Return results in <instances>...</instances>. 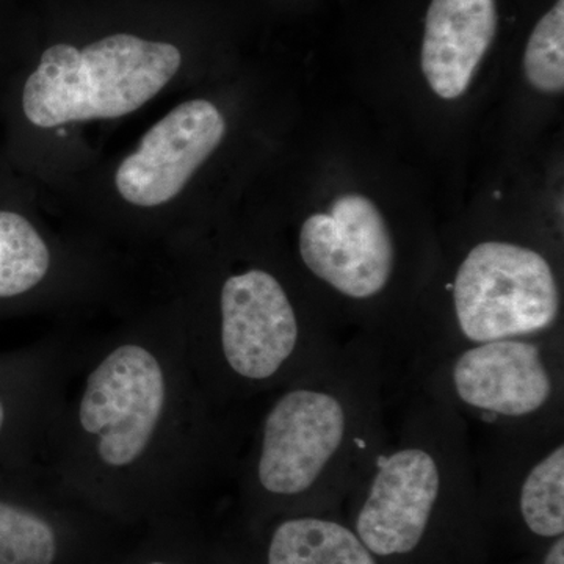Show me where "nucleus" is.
<instances>
[{"label": "nucleus", "mask_w": 564, "mask_h": 564, "mask_svg": "<svg viewBox=\"0 0 564 564\" xmlns=\"http://www.w3.org/2000/svg\"><path fill=\"white\" fill-rule=\"evenodd\" d=\"M242 422L212 406L181 313H166L70 350L41 464L99 514L140 530L225 500Z\"/></svg>", "instance_id": "obj_1"}, {"label": "nucleus", "mask_w": 564, "mask_h": 564, "mask_svg": "<svg viewBox=\"0 0 564 564\" xmlns=\"http://www.w3.org/2000/svg\"><path fill=\"white\" fill-rule=\"evenodd\" d=\"M402 362L355 336L321 366L270 392L245 415L229 469V521L296 510H343L383 440Z\"/></svg>", "instance_id": "obj_2"}, {"label": "nucleus", "mask_w": 564, "mask_h": 564, "mask_svg": "<svg viewBox=\"0 0 564 564\" xmlns=\"http://www.w3.org/2000/svg\"><path fill=\"white\" fill-rule=\"evenodd\" d=\"M343 513L383 564L486 562L469 426L406 372Z\"/></svg>", "instance_id": "obj_3"}, {"label": "nucleus", "mask_w": 564, "mask_h": 564, "mask_svg": "<svg viewBox=\"0 0 564 564\" xmlns=\"http://www.w3.org/2000/svg\"><path fill=\"white\" fill-rule=\"evenodd\" d=\"M210 288L181 318L193 369L218 413H248L345 343L300 310L289 285L269 267L228 270Z\"/></svg>", "instance_id": "obj_4"}, {"label": "nucleus", "mask_w": 564, "mask_h": 564, "mask_svg": "<svg viewBox=\"0 0 564 564\" xmlns=\"http://www.w3.org/2000/svg\"><path fill=\"white\" fill-rule=\"evenodd\" d=\"M408 377L462 415L469 430H507L564 419L562 329L417 356Z\"/></svg>", "instance_id": "obj_5"}, {"label": "nucleus", "mask_w": 564, "mask_h": 564, "mask_svg": "<svg viewBox=\"0 0 564 564\" xmlns=\"http://www.w3.org/2000/svg\"><path fill=\"white\" fill-rule=\"evenodd\" d=\"M182 54L172 43L117 33L77 50L55 44L25 82L22 109L36 128L115 120L154 99L173 80Z\"/></svg>", "instance_id": "obj_6"}, {"label": "nucleus", "mask_w": 564, "mask_h": 564, "mask_svg": "<svg viewBox=\"0 0 564 564\" xmlns=\"http://www.w3.org/2000/svg\"><path fill=\"white\" fill-rule=\"evenodd\" d=\"M445 288L451 295V321L440 326L408 362L464 345L562 329L558 274L534 248L484 240L464 254Z\"/></svg>", "instance_id": "obj_7"}, {"label": "nucleus", "mask_w": 564, "mask_h": 564, "mask_svg": "<svg viewBox=\"0 0 564 564\" xmlns=\"http://www.w3.org/2000/svg\"><path fill=\"white\" fill-rule=\"evenodd\" d=\"M469 433L489 552L502 541L530 554L564 536V419Z\"/></svg>", "instance_id": "obj_8"}, {"label": "nucleus", "mask_w": 564, "mask_h": 564, "mask_svg": "<svg viewBox=\"0 0 564 564\" xmlns=\"http://www.w3.org/2000/svg\"><path fill=\"white\" fill-rule=\"evenodd\" d=\"M135 532L66 491L44 466L32 485L0 494V564H110Z\"/></svg>", "instance_id": "obj_9"}, {"label": "nucleus", "mask_w": 564, "mask_h": 564, "mask_svg": "<svg viewBox=\"0 0 564 564\" xmlns=\"http://www.w3.org/2000/svg\"><path fill=\"white\" fill-rule=\"evenodd\" d=\"M300 262L315 281L352 304L383 300L399 270V250L383 214L358 193L339 196L326 214L303 223Z\"/></svg>", "instance_id": "obj_10"}, {"label": "nucleus", "mask_w": 564, "mask_h": 564, "mask_svg": "<svg viewBox=\"0 0 564 564\" xmlns=\"http://www.w3.org/2000/svg\"><path fill=\"white\" fill-rule=\"evenodd\" d=\"M225 133V117L215 104L206 99L180 104L144 133L139 148L118 166V193L126 203L144 209L172 202L217 151Z\"/></svg>", "instance_id": "obj_11"}, {"label": "nucleus", "mask_w": 564, "mask_h": 564, "mask_svg": "<svg viewBox=\"0 0 564 564\" xmlns=\"http://www.w3.org/2000/svg\"><path fill=\"white\" fill-rule=\"evenodd\" d=\"M236 564H383L343 510H296L251 524L223 522Z\"/></svg>", "instance_id": "obj_12"}, {"label": "nucleus", "mask_w": 564, "mask_h": 564, "mask_svg": "<svg viewBox=\"0 0 564 564\" xmlns=\"http://www.w3.org/2000/svg\"><path fill=\"white\" fill-rule=\"evenodd\" d=\"M496 32V0H432L423 33L422 70L440 98L456 99L469 88Z\"/></svg>", "instance_id": "obj_13"}, {"label": "nucleus", "mask_w": 564, "mask_h": 564, "mask_svg": "<svg viewBox=\"0 0 564 564\" xmlns=\"http://www.w3.org/2000/svg\"><path fill=\"white\" fill-rule=\"evenodd\" d=\"M110 564H236L223 524L209 513L163 519L132 534Z\"/></svg>", "instance_id": "obj_14"}, {"label": "nucleus", "mask_w": 564, "mask_h": 564, "mask_svg": "<svg viewBox=\"0 0 564 564\" xmlns=\"http://www.w3.org/2000/svg\"><path fill=\"white\" fill-rule=\"evenodd\" d=\"M57 281V256L28 218L0 210V300L43 292Z\"/></svg>", "instance_id": "obj_15"}, {"label": "nucleus", "mask_w": 564, "mask_h": 564, "mask_svg": "<svg viewBox=\"0 0 564 564\" xmlns=\"http://www.w3.org/2000/svg\"><path fill=\"white\" fill-rule=\"evenodd\" d=\"M527 79L536 90H564V0L541 18L527 43L524 55Z\"/></svg>", "instance_id": "obj_16"}, {"label": "nucleus", "mask_w": 564, "mask_h": 564, "mask_svg": "<svg viewBox=\"0 0 564 564\" xmlns=\"http://www.w3.org/2000/svg\"><path fill=\"white\" fill-rule=\"evenodd\" d=\"M62 383L63 378L50 388L35 389V391L11 397H7L0 389V443L7 433L20 432L40 443L41 454H43L44 437H46L47 425L57 403Z\"/></svg>", "instance_id": "obj_17"}, {"label": "nucleus", "mask_w": 564, "mask_h": 564, "mask_svg": "<svg viewBox=\"0 0 564 564\" xmlns=\"http://www.w3.org/2000/svg\"><path fill=\"white\" fill-rule=\"evenodd\" d=\"M540 564H564V536L540 549Z\"/></svg>", "instance_id": "obj_18"}]
</instances>
